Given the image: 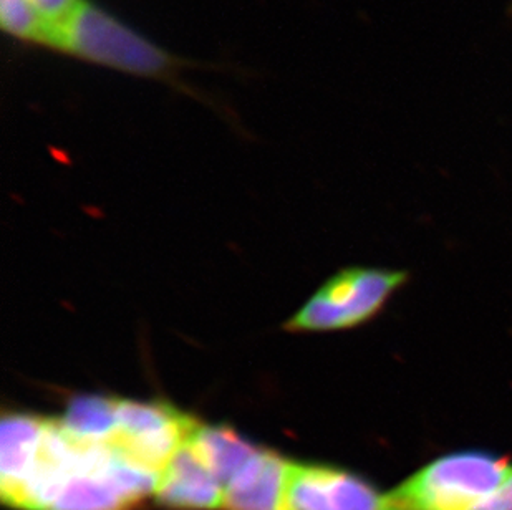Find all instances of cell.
I'll use <instances>...</instances> for the list:
<instances>
[{
	"label": "cell",
	"instance_id": "2",
	"mask_svg": "<svg viewBox=\"0 0 512 510\" xmlns=\"http://www.w3.org/2000/svg\"><path fill=\"white\" fill-rule=\"evenodd\" d=\"M511 472L506 459L464 451L431 461L388 494L397 510H473Z\"/></svg>",
	"mask_w": 512,
	"mask_h": 510
},
{
	"label": "cell",
	"instance_id": "1",
	"mask_svg": "<svg viewBox=\"0 0 512 510\" xmlns=\"http://www.w3.org/2000/svg\"><path fill=\"white\" fill-rule=\"evenodd\" d=\"M50 50L133 77L178 83L186 62L133 29L103 5L82 0Z\"/></svg>",
	"mask_w": 512,
	"mask_h": 510
},
{
	"label": "cell",
	"instance_id": "6",
	"mask_svg": "<svg viewBox=\"0 0 512 510\" xmlns=\"http://www.w3.org/2000/svg\"><path fill=\"white\" fill-rule=\"evenodd\" d=\"M161 506L181 510L223 509L224 487L189 441L176 451L156 482Z\"/></svg>",
	"mask_w": 512,
	"mask_h": 510
},
{
	"label": "cell",
	"instance_id": "9",
	"mask_svg": "<svg viewBox=\"0 0 512 510\" xmlns=\"http://www.w3.org/2000/svg\"><path fill=\"white\" fill-rule=\"evenodd\" d=\"M188 441L224 489L257 451L236 431L218 426H198Z\"/></svg>",
	"mask_w": 512,
	"mask_h": 510
},
{
	"label": "cell",
	"instance_id": "7",
	"mask_svg": "<svg viewBox=\"0 0 512 510\" xmlns=\"http://www.w3.org/2000/svg\"><path fill=\"white\" fill-rule=\"evenodd\" d=\"M289 461L257 449L224 489L226 510H281Z\"/></svg>",
	"mask_w": 512,
	"mask_h": 510
},
{
	"label": "cell",
	"instance_id": "3",
	"mask_svg": "<svg viewBox=\"0 0 512 510\" xmlns=\"http://www.w3.org/2000/svg\"><path fill=\"white\" fill-rule=\"evenodd\" d=\"M405 279L403 272L393 270H343L305 304L287 328L294 332H324L355 327L372 318Z\"/></svg>",
	"mask_w": 512,
	"mask_h": 510
},
{
	"label": "cell",
	"instance_id": "8",
	"mask_svg": "<svg viewBox=\"0 0 512 510\" xmlns=\"http://www.w3.org/2000/svg\"><path fill=\"white\" fill-rule=\"evenodd\" d=\"M82 0H0V27L10 39L50 49L58 29Z\"/></svg>",
	"mask_w": 512,
	"mask_h": 510
},
{
	"label": "cell",
	"instance_id": "4",
	"mask_svg": "<svg viewBox=\"0 0 512 510\" xmlns=\"http://www.w3.org/2000/svg\"><path fill=\"white\" fill-rule=\"evenodd\" d=\"M198 426L170 405L116 400V426L107 441L123 458L160 477Z\"/></svg>",
	"mask_w": 512,
	"mask_h": 510
},
{
	"label": "cell",
	"instance_id": "10",
	"mask_svg": "<svg viewBox=\"0 0 512 510\" xmlns=\"http://www.w3.org/2000/svg\"><path fill=\"white\" fill-rule=\"evenodd\" d=\"M60 421L70 433L82 438H108L116 426V400L102 396H78Z\"/></svg>",
	"mask_w": 512,
	"mask_h": 510
},
{
	"label": "cell",
	"instance_id": "5",
	"mask_svg": "<svg viewBox=\"0 0 512 510\" xmlns=\"http://www.w3.org/2000/svg\"><path fill=\"white\" fill-rule=\"evenodd\" d=\"M281 510H397L390 494L334 467L290 462Z\"/></svg>",
	"mask_w": 512,
	"mask_h": 510
},
{
	"label": "cell",
	"instance_id": "11",
	"mask_svg": "<svg viewBox=\"0 0 512 510\" xmlns=\"http://www.w3.org/2000/svg\"><path fill=\"white\" fill-rule=\"evenodd\" d=\"M473 510H512V472L508 479Z\"/></svg>",
	"mask_w": 512,
	"mask_h": 510
}]
</instances>
